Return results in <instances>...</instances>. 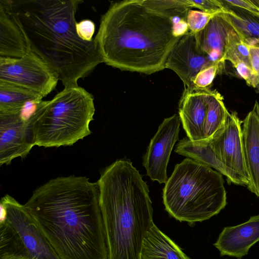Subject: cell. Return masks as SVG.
Here are the masks:
<instances>
[{"label": "cell", "mask_w": 259, "mask_h": 259, "mask_svg": "<svg viewBox=\"0 0 259 259\" xmlns=\"http://www.w3.org/2000/svg\"><path fill=\"white\" fill-rule=\"evenodd\" d=\"M97 183L60 177L36 188L24 205L60 259H108Z\"/></svg>", "instance_id": "cell-1"}, {"label": "cell", "mask_w": 259, "mask_h": 259, "mask_svg": "<svg viewBox=\"0 0 259 259\" xmlns=\"http://www.w3.org/2000/svg\"><path fill=\"white\" fill-rule=\"evenodd\" d=\"M28 48L42 59L66 87L78 85L103 61L94 38L76 30L78 0H4Z\"/></svg>", "instance_id": "cell-2"}, {"label": "cell", "mask_w": 259, "mask_h": 259, "mask_svg": "<svg viewBox=\"0 0 259 259\" xmlns=\"http://www.w3.org/2000/svg\"><path fill=\"white\" fill-rule=\"evenodd\" d=\"M180 38L169 18L142 0L112 4L102 16L94 39L103 62L121 70L152 74L165 69Z\"/></svg>", "instance_id": "cell-3"}, {"label": "cell", "mask_w": 259, "mask_h": 259, "mask_svg": "<svg viewBox=\"0 0 259 259\" xmlns=\"http://www.w3.org/2000/svg\"><path fill=\"white\" fill-rule=\"evenodd\" d=\"M97 183L108 259H141L144 238L154 225L146 182L131 161L119 159Z\"/></svg>", "instance_id": "cell-4"}, {"label": "cell", "mask_w": 259, "mask_h": 259, "mask_svg": "<svg viewBox=\"0 0 259 259\" xmlns=\"http://www.w3.org/2000/svg\"><path fill=\"white\" fill-rule=\"evenodd\" d=\"M222 175L210 166L186 158L177 164L165 183V210L180 222H201L218 214L227 204Z\"/></svg>", "instance_id": "cell-5"}, {"label": "cell", "mask_w": 259, "mask_h": 259, "mask_svg": "<svg viewBox=\"0 0 259 259\" xmlns=\"http://www.w3.org/2000/svg\"><path fill=\"white\" fill-rule=\"evenodd\" d=\"M95 108L93 96L78 85L65 88L40 102L28 121L34 146H71L91 135Z\"/></svg>", "instance_id": "cell-6"}, {"label": "cell", "mask_w": 259, "mask_h": 259, "mask_svg": "<svg viewBox=\"0 0 259 259\" xmlns=\"http://www.w3.org/2000/svg\"><path fill=\"white\" fill-rule=\"evenodd\" d=\"M208 139L225 169L229 183L247 186L249 178L244 157L242 121L237 113L229 112L224 125Z\"/></svg>", "instance_id": "cell-7"}, {"label": "cell", "mask_w": 259, "mask_h": 259, "mask_svg": "<svg viewBox=\"0 0 259 259\" xmlns=\"http://www.w3.org/2000/svg\"><path fill=\"white\" fill-rule=\"evenodd\" d=\"M0 80L29 90L44 98L54 90L59 79L51 67L28 49L21 58L0 57Z\"/></svg>", "instance_id": "cell-8"}, {"label": "cell", "mask_w": 259, "mask_h": 259, "mask_svg": "<svg viewBox=\"0 0 259 259\" xmlns=\"http://www.w3.org/2000/svg\"><path fill=\"white\" fill-rule=\"evenodd\" d=\"M1 203L6 210V220L19 234L31 259H60L24 205L8 194Z\"/></svg>", "instance_id": "cell-9"}, {"label": "cell", "mask_w": 259, "mask_h": 259, "mask_svg": "<svg viewBox=\"0 0 259 259\" xmlns=\"http://www.w3.org/2000/svg\"><path fill=\"white\" fill-rule=\"evenodd\" d=\"M180 118L179 114L165 118L151 139L143 158L147 175L153 181L165 183L166 169L172 148L179 138Z\"/></svg>", "instance_id": "cell-10"}, {"label": "cell", "mask_w": 259, "mask_h": 259, "mask_svg": "<svg viewBox=\"0 0 259 259\" xmlns=\"http://www.w3.org/2000/svg\"><path fill=\"white\" fill-rule=\"evenodd\" d=\"M34 146L30 125L20 112H0V165L25 158Z\"/></svg>", "instance_id": "cell-11"}, {"label": "cell", "mask_w": 259, "mask_h": 259, "mask_svg": "<svg viewBox=\"0 0 259 259\" xmlns=\"http://www.w3.org/2000/svg\"><path fill=\"white\" fill-rule=\"evenodd\" d=\"M213 63L198 50L194 34L189 32L181 37L171 50L165 68L173 70L187 88H191L196 75Z\"/></svg>", "instance_id": "cell-12"}, {"label": "cell", "mask_w": 259, "mask_h": 259, "mask_svg": "<svg viewBox=\"0 0 259 259\" xmlns=\"http://www.w3.org/2000/svg\"><path fill=\"white\" fill-rule=\"evenodd\" d=\"M211 90L186 88L180 100L179 115L188 138L193 141L205 139L204 129Z\"/></svg>", "instance_id": "cell-13"}, {"label": "cell", "mask_w": 259, "mask_h": 259, "mask_svg": "<svg viewBox=\"0 0 259 259\" xmlns=\"http://www.w3.org/2000/svg\"><path fill=\"white\" fill-rule=\"evenodd\" d=\"M259 241V214L241 224L225 227L213 245L221 256L241 259L249 248Z\"/></svg>", "instance_id": "cell-14"}, {"label": "cell", "mask_w": 259, "mask_h": 259, "mask_svg": "<svg viewBox=\"0 0 259 259\" xmlns=\"http://www.w3.org/2000/svg\"><path fill=\"white\" fill-rule=\"evenodd\" d=\"M244 157L249 182L248 189L259 197V103L242 121Z\"/></svg>", "instance_id": "cell-15"}, {"label": "cell", "mask_w": 259, "mask_h": 259, "mask_svg": "<svg viewBox=\"0 0 259 259\" xmlns=\"http://www.w3.org/2000/svg\"><path fill=\"white\" fill-rule=\"evenodd\" d=\"M232 29L220 13L216 14L203 30L194 34L198 50L212 63H222L226 38Z\"/></svg>", "instance_id": "cell-16"}, {"label": "cell", "mask_w": 259, "mask_h": 259, "mask_svg": "<svg viewBox=\"0 0 259 259\" xmlns=\"http://www.w3.org/2000/svg\"><path fill=\"white\" fill-rule=\"evenodd\" d=\"M28 49L25 37L4 0H0V57L21 58Z\"/></svg>", "instance_id": "cell-17"}, {"label": "cell", "mask_w": 259, "mask_h": 259, "mask_svg": "<svg viewBox=\"0 0 259 259\" xmlns=\"http://www.w3.org/2000/svg\"><path fill=\"white\" fill-rule=\"evenodd\" d=\"M220 15L240 39L249 47H259V18L243 9L228 6L221 1Z\"/></svg>", "instance_id": "cell-18"}, {"label": "cell", "mask_w": 259, "mask_h": 259, "mask_svg": "<svg viewBox=\"0 0 259 259\" xmlns=\"http://www.w3.org/2000/svg\"><path fill=\"white\" fill-rule=\"evenodd\" d=\"M141 259H191L154 224L146 235Z\"/></svg>", "instance_id": "cell-19"}, {"label": "cell", "mask_w": 259, "mask_h": 259, "mask_svg": "<svg viewBox=\"0 0 259 259\" xmlns=\"http://www.w3.org/2000/svg\"><path fill=\"white\" fill-rule=\"evenodd\" d=\"M148 8L160 13L170 20L173 34L181 38L189 32L187 16L191 7L188 0H142Z\"/></svg>", "instance_id": "cell-20"}, {"label": "cell", "mask_w": 259, "mask_h": 259, "mask_svg": "<svg viewBox=\"0 0 259 259\" xmlns=\"http://www.w3.org/2000/svg\"><path fill=\"white\" fill-rule=\"evenodd\" d=\"M175 151L180 155L214 168L226 177L225 169L216 157L208 139L193 141L185 138L178 143Z\"/></svg>", "instance_id": "cell-21"}, {"label": "cell", "mask_w": 259, "mask_h": 259, "mask_svg": "<svg viewBox=\"0 0 259 259\" xmlns=\"http://www.w3.org/2000/svg\"><path fill=\"white\" fill-rule=\"evenodd\" d=\"M42 98L31 91L0 80V112H20L27 101Z\"/></svg>", "instance_id": "cell-22"}, {"label": "cell", "mask_w": 259, "mask_h": 259, "mask_svg": "<svg viewBox=\"0 0 259 259\" xmlns=\"http://www.w3.org/2000/svg\"><path fill=\"white\" fill-rule=\"evenodd\" d=\"M0 259H31L19 234L6 220L0 222Z\"/></svg>", "instance_id": "cell-23"}, {"label": "cell", "mask_w": 259, "mask_h": 259, "mask_svg": "<svg viewBox=\"0 0 259 259\" xmlns=\"http://www.w3.org/2000/svg\"><path fill=\"white\" fill-rule=\"evenodd\" d=\"M229 111L223 96L217 91H210L204 125L205 139L211 138L225 124Z\"/></svg>", "instance_id": "cell-24"}, {"label": "cell", "mask_w": 259, "mask_h": 259, "mask_svg": "<svg viewBox=\"0 0 259 259\" xmlns=\"http://www.w3.org/2000/svg\"><path fill=\"white\" fill-rule=\"evenodd\" d=\"M226 61L231 63L234 67L242 62L251 68L249 47L245 44L235 31L232 29L228 34L222 62Z\"/></svg>", "instance_id": "cell-25"}, {"label": "cell", "mask_w": 259, "mask_h": 259, "mask_svg": "<svg viewBox=\"0 0 259 259\" xmlns=\"http://www.w3.org/2000/svg\"><path fill=\"white\" fill-rule=\"evenodd\" d=\"M224 63L218 62L202 69L193 80V86L199 89L208 88L215 76L223 69Z\"/></svg>", "instance_id": "cell-26"}, {"label": "cell", "mask_w": 259, "mask_h": 259, "mask_svg": "<svg viewBox=\"0 0 259 259\" xmlns=\"http://www.w3.org/2000/svg\"><path fill=\"white\" fill-rule=\"evenodd\" d=\"M218 13L210 14L190 9L187 16L189 30L195 34L203 30L210 19Z\"/></svg>", "instance_id": "cell-27"}, {"label": "cell", "mask_w": 259, "mask_h": 259, "mask_svg": "<svg viewBox=\"0 0 259 259\" xmlns=\"http://www.w3.org/2000/svg\"><path fill=\"white\" fill-rule=\"evenodd\" d=\"M247 85L255 88L259 84V74L245 64L240 62L234 67Z\"/></svg>", "instance_id": "cell-28"}, {"label": "cell", "mask_w": 259, "mask_h": 259, "mask_svg": "<svg viewBox=\"0 0 259 259\" xmlns=\"http://www.w3.org/2000/svg\"><path fill=\"white\" fill-rule=\"evenodd\" d=\"M191 8L199 9L202 12L214 14L222 11V5L220 0H188Z\"/></svg>", "instance_id": "cell-29"}, {"label": "cell", "mask_w": 259, "mask_h": 259, "mask_svg": "<svg viewBox=\"0 0 259 259\" xmlns=\"http://www.w3.org/2000/svg\"><path fill=\"white\" fill-rule=\"evenodd\" d=\"M95 30V25L92 20L85 19L76 23L77 34L81 39L84 41H91L93 40V36Z\"/></svg>", "instance_id": "cell-30"}, {"label": "cell", "mask_w": 259, "mask_h": 259, "mask_svg": "<svg viewBox=\"0 0 259 259\" xmlns=\"http://www.w3.org/2000/svg\"><path fill=\"white\" fill-rule=\"evenodd\" d=\"M225 4L249 12L257 16L259 15V0L222 1Z\"/></svg>", "instance_id": "cell-31"}, {"label": "cell", "mask_w": 259, "mask_h": 259, "mask_svg": "<svg viewBox=\"0 0 259 259\" xmlns=\"http://www.w3.org/2000/svg\"><path fill=\"white\" fill-rule=\"evenodd\" d=\"M249 52L251 68L259 74V47H249Z\"/></svg>", "instance_id": "cell-32"}, {"label": "cell", "mask_w": 259, "mask_h": 259, "mask_svg": "<svg viewBox=\"0 0 259 259\" xmlns=\"http://www.w3.org/2000/svg\"><path fill=\"white\" fill-rule=\"evenodd\" d=\"M255 92L259 93V84L255 88Z\"/></svg>", "instance_id": "cell-33"}, {"label": "cell", "mask_w": 259, "mask_h": 259, "mask_svg": "<svg viewBox=\"0 0 259 259\" xmlns=\"http://www.w3.org/2000/svg\"><path fill=\"white\" fill-rule=\"evenodd\" d=\"M257 16L259 18V15H258Z\"/></svg>", "instance_id": "cell-34"}]
</instances>
